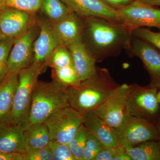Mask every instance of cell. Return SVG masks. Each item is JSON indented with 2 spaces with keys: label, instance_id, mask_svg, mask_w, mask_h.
Instances as JSON below:
<instances>
[{
  "label": "cell",
  "instance_id": "obj_9",
  "mask_svg": "<svg viewBox=\"0 0 160 160\" xmlns=\"http://www.w3.org/2000/svg\"><path fill=\"white\" fill-rule=\"evenodd\" d=\"M39 31V28L37 22L28 31L14 39L7 62L8 73H18L32 64L33 44Z\"/></svg>",
  "mask_w": 160,
  "mask_h": 160
},
{
  "label": "cell",
  "instance_id": "obj_8",
  "mask_svg": "<svg viewBox=\"0 0 160 160\" xmlns=\"http://www.w3.org/2000/svg\"><path fill=\"white\" fill-rule=\"evenodd\" d=\"M129 89V85L126 83L119 85L94 110L100 118L113 129L117 128L128 115L127 102Z\"/></svg>",
  "mask_w": 160,
  "mask_h": 160
},
{
  "label": "cell",
  "instance_id": "obj_1",
  "mask_svg": "<svg viewBox=\"0 0 160 160\" xmlns=\"http://www.w3.org/2000/svg\"><path fill=\"white\" fill-rule=\"evenodd\" d=\"M85 21L82 42L97 63L118 56L130 46L132 30L124 23L95 17Z\"/></svg>",
  "mask_w": 160,
  "mask_h": 160
},
{
  "label": "cell",
  "instance_id": "obj_15",
  "mask_svg": "<svg viewBox=\"0 0 160 160\" xmlns=\"http://www.w3.org/2000/svg\"><path fill=\"white\" fill-rule=\"evenodd\" d=\"M60 46L68 47L82 42L85 18L72 12L63 19L52 24Z\"/></svg>",
  "mask_w": 160,
  "mask_h": 160
},
{
  "label": "cell",
  "instance_id": "obj_22",
  "mask_svg": "<svg viewBox=\"0 0 160 160\" xmlns=\"http://www.w3.org/2000/svg\"><path fill=\"white\" fill-rule=\"evenodd\" d=\"M40 10L51 24L59 22L72 12L61 0H43Z\"/></svg>",
  "mask_w": 160,
  "mask_h": 160
},
{
  "label": "cell",
  "instance_id": "obj_39",
  "mask_svg": "<svg viewBox=\"0 0 160 160\" xmlns=\"http://www.w3.org/2000/svg\"><path fill=\"white\" fill-rule=\"evenodd\" d=\"M5 37L4 35L2 33H1V32H0V41H2V40L3 39L5 38Z\"/></svg>",
  "mask_w": 160,
  "mask_h": 160
},
{
  "label": "cell",
  "instance_id": "obj_28",
  "mask_svg": "<svg viewBox=\"0 0 160 160\" xmlns=\"http://www.w3.org/2000/svg\"><path fill=\"white\" fill-rule=\"evenodd\" d=\"M43 0H5L6 7L35 14L40 10Z\"/></svg>",
  "mask_w": 160,
  "mask_h": 160
},
{
  "label": "cell",
  "instance_id": "obj_13",
  "mask_svg": "<svg viewBox=\"0 0 160 160\" xmlns=\"http://www.w3.org/2000/svg\"><path fill=\"white\" fill-rule=\"evenodd\" d=\"M37 24L39 31L33 44L32 63L42 65L46 69L49 58L60 45L49 20L37 19Z\"/></svg>",
  "mask_w": 160,
  "mask_h": 160
},
{
  "label": "cell",
  "instance_id": "obj_12",
  "mask_svg": "<svg viewBox=\"0 0 160 160\" xmlns=\"http://www.w3.org/2000/svg\"><path fill=\"white\" fill-rule=\"evenodd\" d=\"M35 14L6 7L0 10V32L6 38L15 39L36 24Z\"/></svg>",
  "mask_w": 160,
  "mask_h": 160
},
{
  "label": "cell",
  "instance_id": "obj_30",
  "mask_svg": "<svg viewBox=\"0 0 160 160\" xmlns=\"http://www.w3.org/2000/svg\"><path fill=\"white\" fill-rule=\"evenodd\" d=\"M105 146L94 135L87 131L83 160H93Z\"/></svg>",
  "mask_w": 160,
  "mask_h": 160
},
{
  "label": "cell",
  "instance_id": "obj_21",
  "mask_svg": "<svg viewBox=\"0 0 160 160\" xmlns=\"http://www.w3.org/2000/svg\"><path fill=\"white\" fill-rule=\"evenodd\" d=\"M126 150L132 160H160L159 140L146 141Z\"/></svg>",
  "mask_w": 160,
  "mask_h": 160
},
{
  "label": "cell",
  "instance_id": "obj_16",
  "mask_svg": "<svg viewBox=\"0 0 160 160\" xmlns=\"http://www.w3.org/2000/svg\"><path fill=\"white\" fill-rule=\"evenodd\" d=\"M82 124L87 131L97 138L105 147L120 146L115 129L100 118L94 110L83 115Z\"/></svg>",
  "mask_w": 160,
  "mask_h": 160
},
{
  "label": "cell",
  "instance_id": "obj_37",
  "mask_svg": "<svg viewBox=\"0 0 160 160\" xmlns=\"http://www.w3.org/2000/svg\"><path fill=\"white\" fill-rule=\"evenodd\" d=\"M155 124L156 127L157 129L159 141L160 142V115L159 118H158V120H157Z\"/></svg>",
  "mask_w": 160,
  "mask_h": 160
},
{
  "label": "cell",
  "instance_id": "obj_34",
  "mask_svg": "<svg viewBox=\"0 0 160 160\" xmlns=\"http://www.w3.org/2000/svg\"><path fill=\"white\" fill-rule=\"evenodd\" d=\"M0 160H24L23 154L7 153L0 151Z\"/></svg>",
  "mask_w": 160,
  "mask_h": 160
},
{
  "label": "cell",
  "instance_id": "obj_4",
  "mask_svg": "<svg viewBox=\"0 0 160 160\" xmlns=\"http://www.w3.org/2000/svg\"><path fill=\"white\" fill-rule=\"evenodd\" d=\"M45 67L32 63L30 66L20 70L18 82L10 116V122L19 125L25 129L29 116L32 97L39 76Z\"/></svg>",
  "mask_w": 160,
  "mask_h": 160
},
{
  "label": "cell",
  "instance_id": "obj_31",
  "mask_svg": "<svg viewBox=\"0 0 160 160\" xmlns=\"http://www.w3.org/2000/svg\"><path fill=\"white\" fill-rule=\"evenodd\" d=\"M23 156L24 160H52L49 146L39 149H27Z\"/></svg>",
  "mask_w": 160,
  "mask_h": 160
},
{
  "label": "cell",
  "instance_id": "obj_23",
  "mask_svg": "<svg viewBox=\"0 0 160 160\" xmlns=\"http://www.w3.org/2000/svg\"><path fill=\"white\" fill-rule=\"evenodd\" d=\"M52 77L67 88L79 86L81 82L73 65L52 69Z\"/></svg>",
  "mask_w": 160,
  "mask_h": 160
},
{
  "label": "cell",
  "instance_id": "obj_32",
  "mask_svg": "<svg viewBox=\"0 0 160 160\" xmlns=\"http://www.w3.org/2000/svg\"><path fill=\"white\" fill-rule=\"evenodd\" d=\"M117 148L118 147H104L93 160H114L117 152Z\"/></svg>",
  "mask_w": 160,
  "mask_h": 160
},
{
  "label": "cell",
  "instance_id": "obj_24",
  "mask_svg": "<svg viewBox=\"0 0 160 160\" xmlns=\"http://www.w3.org/2000/svg\"><path fill=\"white\" fill-rule=\"evenodd\" d=\"M87 136V130L82 124L74 136L68 143L70 150L76 160H83Z\"/></svg>",
  "mask_w": 160,
  "mask_h": 160
},
{
  "label": "cell",
  "instance_id": "obj_19",
  "mask_svg": "<svg viewBox=\"0 0 160 160\" xmlns=\"http://www.w3.org/2000/svg\"><path fill=\"white\" fill-rule=\"evenodd\" d=\"M18 72L8 73L0 82V123L10 122Z\"/></svg>",
  "mask_w": 160,
  "mask_h": 160
},
{
  "label": "cell",
  "instance_id": "obj_14",
  "mask_svg": "<svg viewBox=\"0 0 160 160\" xmlns=\"http://www.w3.org/2000/svg\"><path fill=\"white\" fill-rule=\"evenodd\" d=\"M72 12L84 18H102L114 22L123 23L117 10L101 0H61Z\"/></svg>",
  "mask_w": 160,
  "mask_h": 160
},
{
  "label": "cell",
  "instance_id": "obj_18",
  "mask_svg": "<svg viewBox=\"0 0 160 160\" xmlns=\"http://www.w3.org/2000/svg\"><path fill=\"white\" fill-rule=\"evenodd\" d=\"M71 53L73 65L81 82L89 78L96 69V62L84 43H77L67 47Z\"/></svg>",
  "mask_w": 160,
  "mask_h": 160
},
{
  "label": "cell",
  "instance_id": "obj_3",
  "mask_svg": "<svg viewBox=\"0 0 160 160\" xmlns=\"http://www.w3.org/2000/svg\"><path fill=\"white\" fill-rule=\"evenodd\" d=\"M68 88L53 80L39 82L35 86L26 127L44 122L49 116L59 109L69 106Z\"/></svg>",
  "mask_w": 160,
  "mask_h": 160
},
{
  "label": "cell",
  "instance_id": "obj_10",
  "mask_svg": "<svg viewBox=\"0 0 160 160\" xmlns=\"http://www.w3.org/2000/svg\"><path fill=\"white\" fill-rule=\"evenodd\" d=\"M125 50L130 57L142 61L150 77L149 86L160 92V52L150 43L133 37Z\"/></svg>",
  "mask_w": 160,
  "mask_h": 160
},
{
  "label": "cell",
  "instance_id": "obj_38",
  "mask_svg": "<svg viewBox=\"0 0 160 160\" xmlns=\"http://www.w3.org/2000/svg\"><path fill=\"white\" fill-rule=\"evenodd\" d=\"M6 7L5 0H0V10Z\"/></svg>",
  "mask_w": 160,
  "mask_h": 160
},
{
  "label": "cell",
  "instance_id": "obj_7",
  "mask_svg": "<svg viewBox=\"0 0 160 160\" xmlns=\"http://www.w3.org/2000/svg\"><path fill=\"white\" fill-rule=\"evenodd\" d=\"M83 115L70 106L55 112L44 122L51 141L68 144L82 124Z\"/></svg>",
  "mask_w": 160,
  "mask_h": 160
},
{
  "label": "cell",
  "instance_id": "obj_40",
  "mask_svg": "<svg viewBox=\"0 0 160 160\" xmlns=\"http://www.w3.org/2000/svg\"><path fill=\"white\" fill-rule=\"evenodd\" d=\"M1 10H2V9H1Z\"/></svg>",
  "mask_w": 160,
  "mask_h": 160
},
{
  "label": "cell",
  "instance_id": "obj_11",
  "mask_svg": "<svg viewBox=\"0 0 160 160\" xmlns=\"http://www.w3.org/2000/svg\"><path fill=\"white\" fill-rule=\"evenodd\" d=\"M123 23L132 30L142 27H155L160 30V9L134 0L129 6L118 10Z\"/></svg>",
  "mask_w": 160,
  "mask_h": 160
},
{
  "label": "cell",
  "instance_id": "obj_2",
  "mask_svg": "<svg viewBox=\"0 0 160 160\" xmlns=\"http://www.w3.org/2000/svg\"><path fill=\"white\" fill-rule=\"evenodd\" d=\"M119 85L108 69L97 66L90 78L79 86L68 88L69 106L83 115L96 109Z\"/></svg>",
  "mask_w": 160,
  "mask_h": 160
},
{
  "label": "cell",
  "instance_id": "obj_35",
  "mask_svg": "<svg viewBox=\"0 0 160 160\" xmlns=\"http://www.w3.org/2000/svg\"><path fill=\"white\" fill-rule=\"evenodd\" d=\"M114 160H132L125 148L121 145L118 146L117 152Z\"/></svg>",
  "mask_w": 160,
  "mask_h": 160
},
{
  "label": "cell",
  "instance_id": "obj_26",
  "mask_svg": "<svg viewBox=\"0 0 160 160\" xmlns=\"http://www.w3.org/2000/svg\"><path fill=\"white\" fill-rule=\"evenodd\" d=\"M14 39L5 38L0 41V82L8 73L7 62Z\"/></svg>",
  "mask_w": 160,
  "mask_h": 160
},
{
  "label": "cell",
  "instance_id": "obj_36",
  "mask_svg": "<svg viewBox=\"0 0 160 160\" xmlns=\"http://www.w3.org/2000/svg\"><path fill=\"white\" fill-rule=\"evenodd\" d=\"M136 1L147 6H160V0H136Z\"/></svg>",
  "mask_w": 160,
  "mask_h": 160
},
{
  "label": "cell",
  "instance_id": "obj_17",
  "mask_svg": "<svg viewBox=\"0 0 160 160\" xmlns=\"http://www.w3.org/2000/svg\"><path fill=\"white\" fill-rule=\"evenodd\" d=\"M24 128L10 122L0 123V151L24 154L27 151Z\"/></svg>",
  "mask_w": 160,
  "mask_h": 160
},
{
  "label": "cell",
  "instance_id": "obj_5",
  "mask_svg": "<svg viewBox=\"0 0 160 160\" xmlns=\"http://www.w3.org/2000/svg\"><path fill=\"white\" fill-rule=\"evenodd\" d=\"M127 102L128 115L155 123L160 115V92L154 87L129 85Z\"/></svg>",
  "mask_w": 160,
  "mask_h": 160
},
{
  "label": "cell",
  "instance_id": "obj_33",
  "mask_svg": "<svg viewBox=\"0 0 160 160\" xmlns=\"http://www.w3.org/2000/svg\"><path fill=\"white\" fill-rule=\"evenodd\" d=\"M112 9L118 10L129 6L134 0H101Z\"/></svg>",
  "mask_w": 160,
  "mask_h": 160
},
{
  "label": "cell",
  "instance_id": "obj_27",
  "mask_svg": "<svg viewBox=\"0 0 160 160\" xmlns=\"http://www.w3.org/2000/svg\"><path fill=\"white\" fill-rule=\"evenodd\" d=\"M48 146L52 160H76L68 144L51 141Z\"/></svg>",
  "mask_w": 160,
  "mask_h": 160
},
{
  "label": "cell",
  "instance_id": "obj_25",
  "mask_svg": "<svg viewBox=\"0 0 160 160\" xmlns=\"http://www.w3.org/2000/svg\"><path fill=\"white\" fill-rule=\"evenodd\" d=\"M71 65H73L72 57L68 48L64 46H59L57 48L47 64V66L52 69Z\"/></svg>",
  "mask_w": 160,
  "mask_h": 160
},
{
  "label": "cell",
  "instance_id": "obj_29",
  "mask_svg": "<svg viewBox=\"0 0 160 160\" xmlns=\"http://www.w3.org/2000/svg\"><path fill=\"white\" fill-rule=\"evenodd\" d=\"M132 34L133 37L150 43L160 52V30L158 32H155L142 27L132 29Z\"/></svg>",
  "mask_w": 160,
  "mask_h": 160
},
{
  "label": "cell",
  "instance_id": "obj_20",
  "mask_svg": "<svg viewBox=\"0 0 160 160\" xmlns=\"http://www.w3.org/2000/svg\"><path fill=\"white\" fill-rule=\"evenodd\" d=\"M24 137L27 149L48 147L51 141L49 129L44 122L27 126L24 129Z\"/></svg>",
  "mask_w": 160,
  "mask_h": 160
},
{
  "label": "cell",
  "instance_id": "obj_6",
  "mask_svg": "<svg viewBox=\"0 0 160 160\" xmlns=\"http://www.w3.org/2000/svg\"><path fill=\"white\" fill-rule=\"evenodd\" d=\"M115 130L120 145L126 149L146 141L159 140L155 123L129 115Z\"/></svg>",
  "mask_w": 160,
  "mask_h": 160
}]
</instances>
